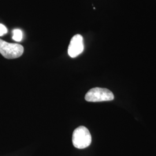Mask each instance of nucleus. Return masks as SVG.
Here are the masks:
<instances>
[{"label":"nucleus","mask_w":156,"mask_h":156,"mask_svg":"<svg viewBox=\"0 0 156 156\" xmlns=\"http://www.w3.org/2000/svg\"><path fill=\"white\" fill-rule=\"evenodd\" d=\"M73 143L75 147L79 149L89 147L91 143V135L89 129L82 126L76 128L73 133Z\"/></svg>","instance_id":"obj_1"},{"label":"nucleus","mask_w":156,"mask_h":156,"mask_svg":"<svg viewBox=\"0 0 156 156\" xmlns=\"http://www.w3.org/2000/svg\"><path fill=\"white\" fill-rule=\"evenodd\" d=\"M24 51L22 45L8 43L0 39V53L7 59L16 58L22 56Z\"/></svg>","instance_id":"obj_2"},{"label":"nucleus","mask_w":156,"mask_h":156,"mask_svg":"<svg viewBox=\"0 0 156 156\" xmlns=\"http://www.w3.org/2000/svg\"><path fill=\"white\" fill-rule=\"evenodd\" d=\"M114 99V95L111 91L105 88L94 87L86 93L85 100L88 102L109 101Z\"/></svg>","instance_id":"obj_3"},{"label":"nucleus","mask_w":156,"mask_h":156,"mask_svg":"<svg viewBox=\"0 0 156 156\" xmlns=\"http://www.w3.org/2000/svg\"><path fill=\"white\" fill-rule=\"evenodd\" d=\"M84 50L83 39L81 35L76 34L74 35L71 40L69 45L68 53L72 58L76 57L80 55Z\"/></svg>","instance_id":"obj_4"},{"label":"nucleus","mask_w":156,"mask_h":156,"mask_svg":"<svg viewBox=\"0 0 156 156\" xmlns=\"http://www.w3.org/2000/svg\"><path fill=\"white\" fill-rule=\"evenodd\" d=\"M13 36L12 39L16 42H20L22 40L23 34L22 31L19 29H15L13 30L12 31Z\"/></svg>","instance_id":"obj_5"},{"label":"nucleus","mask_w":156,"mask_h":156,"mask_svg":"<svg viewBox=\"0 0 156 156\" xmlns=\"http://www.w3.org/2000/svg\"><path fill=\"white\" fill-rule=\"evenodd\" d=\"M7 33H8V29L6 28L5 26L2 24H0V37L4 35Z\"/></svg>","instance_id":"obj_6"}]
</instances>
